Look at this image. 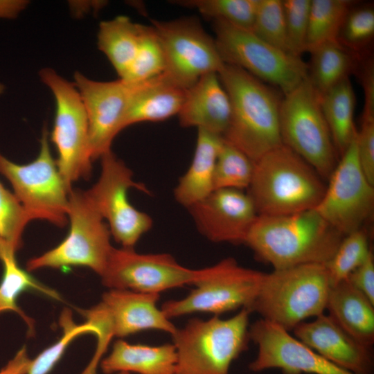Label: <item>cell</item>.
<instances>
[{"instance_id":"cell-20","label":"cell","mask_w":374,"mask_h":374,"mask_svg":"<svg viewBox=\"0 0 374 374\" xmlns=\"http://www.w3.org/2000/svg\"><path fill=\"white\" fill-rule=\"evenodd\" d=\"M296 338L337 366L354 374H371L373 358L368 347L341 328L329 315L321 314L292 330Z\"/></svg>"},{"instance_id":"cell-41","label":"cell","mask_w":374,"mask_h":374,"mask_svg":"<svg viewBox=\"0 0 374 374\" xmlns=\"http://www.w3.org/2000/svg\"><path fill=\"white\" fill-rule=\"evenodd\" d=\"M346 280L374 304V260L372 252Z\"/></svg>"},{"instance_id":"cell-26","label":"cell","mask_w":374,"mask_h":374,"mask_svg":"<svg viewBox=\"0 0 374 374\" xmlns=\"http://www.w3.org/2000/svg\"><path fill=\"white\" fill-rule=\"evenodd\" d=\"M16 252L12 247L0 240V261L3 269L0 282V314L16 312L26 323L28 332L32 336L35 333V321L17 305L19 295L28 290H35L54 299L60 297L57 292L39 283L18 265Z\"/></svg>"},{"instance_id":"cell-27","label":"cell","mask_w":374,"mask_h":374,"mask_svg":"<svg viewBox=\"0 0 374 374\" xmlns=\"http://www.w3.org/2000/svg\"><path fill=\"white\" fill-rule=\"evenodd\" d=\"M145 25L133 22L125 16L101 21L97 44L108 58L119 78H122L139 49Z\"/></svg>"},{"instance_id":"cell-3","label":"cell","mask_w":374,"mask_h":374,"mask_svg":"<svg viewBox=\"0 0 374 374\" xmlns=\"http://www.w3.org/2000/svg\"><path fill=\"white\" fill-rule=\"evenodd\" d=\"M326 186L303 159L284 144L254 162L248 187L259 215H285L314 209Z\"/></svg>"},{"instance_id":"cell-11","label":"cell","mask_w":374,"mask_h":374,"mask_svg":"<svg viewBox=\"0 0 374 374\" xmlns=\"http://www.w3.org/2000/svg\"><path fill=\"white\" fill-rule=\"evenodd\" d=\"M215 42L224 64L238 66L287 94L308 76L301 57L265 42L251 30L213 21Z\"/></svg>"},{"instance_id":"cell-37","label":"cell","mask_w":374,"mask_h":374,"mask_svg":"<svg viewBox=\"0 0 374 374\" xmlns=\"http://www.w3.org/2000/svg\"><path fill=\"white\" fill-rule=\"evenodd\" d=\"M30 221L15 194L0 181V240L17 251L22 247V235Z\"/></svg>"},{"instance_id":"cell-29","label":"cell","mask_w":374,"mask_h":374,"mask_svg":"<svg viewBox=\"0 0 374 374\" xmlns=\"http://www.w3.org/2000/svg\"><path fill=\"white\" fill-rule=\"evenodd\" d=\"M310 53L312 59L308 78L321 96L348 77L353 59L339 42L321 44Z\"/></svg>"},{"instance_id":"cell-10","label":"cell","mask_w":374,"mask_h":374,"mask_svg":"<svg viewBox=\"0 0 374 374\" xmlns=\"http://www.w3.org/2000/svg\"><path fill=\"white\" fill-rule=\"evenodd\" d=\"M264 275L263 272L240 265L233 258H226L202 268V276L188 295L165 302L161 309L170 320L193 313L219 316L238 309H248Z\"/></svg>"},{"instance_id":"cell-46","label":"cell","mask_w":374,"mask_h":374,"mask_svg":"<svg viewBox=\"0 0 374 374\" xmlns=\"http://www.w3.org/2000/svg\"><path fill=\"white\" fill-rule=\"evenodd\" d=\"M114 374H130V373H125V372H119V373H114Z\"/></svg>"},{"instance_id":"cell-18","label":"cell","mask_w":374,"mask_h":374,"mask_svg":"<svg viewBox=\"0 0 374 374\" xmlns=\"http://www.w3.org/2000/svg\"><path fill=\"white\" fill-rule=\"evenodd\" d=\"M249 337L258 354L251 371L280 369L283 374H354L324 359L289 331L263 319L249 325Z\"/></svg>"},{"instance_id":"cell-2","label":"cell","mask_w":374,"mask_h":374,"mask_svg":"<svg viewBox=\"0 0 374 374\" xmlns=\"http://www.w3.org/2000/svg\"><path fill=\"white\" fill-rule=\"evenodd\" d=\"M231 103V118L222 136L253 162L283 144L281 100L271 87L244 69L224 64L218 73Z\"/></svg>"},{"instance_id":"cell-5","label":"cell","mask_w":374,"mask_h":374,"mask_svg":"<svg viewBox=\"0 0 374 374\" xmlns=\"http://www.w3.org/2000/svg\"><path fill=\"white\" fill-rule=\"evenodd\" d=\"M241 309L229 319L193 318L173 334L176 374H229L233 362L248 348L249 317Z\"/></svg>"},{"instance_id":"cell-14","label":"cell","mask_w":374,"mask_h":374,"mask_svg":"<svg viewBox=\"0 0 374 374\" xmlns=\"http://www.w3.org/2000/svg\"><path fill=\"white\" fill-rule=\"evenodd\" d=\"M152 24L163 51L164 73L182 88L188 89L206 74L218 73L224 65L215 39L198 19H152Z\"/></svg>"},{"instance_id":"cell-44","label":"cell","mask_w":374,"mask_h":374,"mask_svg":"<svg viewBox=\"0 0 374 374\" xmlns=\"http://www.w3.org/2000/svg\"><path fill=\"white\" fill-rule=\"evenodd\" d=\"M26 3L24 1H0V17H16L26 7Z\"/></svg>"},{"instance_id":"cell-33","label":"cell","mask_w":374,"mask_h":374,"mask_svg":"<svg viewBox=\"0 0 374 374\" xmlns=\"http://www.w3.org/2000/svg\"><path fill=\"white\" fill-rule=\"evenodd\" d=\"M371 252L368 235L363 229L345 235L332 257L325 265L330 285L346 280Z\"/></svg>"},{"instance_id":"cell-23","label":"cell","mask_w":374,"mask_h":374,"mask_svg":"<svg viewBox=\"0 0 374 374\" xmlns=\"http://www.w3.org/2000/svg\"><path fill=\"white\" fill-rule=\"evenodd\" d=\"M326 310L341 328L362 344L374 343V304L348 280L330 287Z\"/></svg>"},{"instance_id":"cell-28","label":"cell","mask_w":374,"mask_h":374,"mask_svg":"<svg viewBox=\"0 0 374 374\" xmlns=\"http://www.w3.org/2000/svg\"><path fill=\"white\" fill-rule=\"evenodd\" d=\"M355 105V93L348 77L321 95L322 112L340 157L357 134L353 121Z\"/></svg>"},{"instance_id":"cell-35","label":"cell","mask_w":374,"mask_h":374,"mask_svg":"<svg viewBox=\"0 0 374 374\" xmlns=\"http://www.w3.org/2000/svg\"><path fill=\"white\" fill-rule=\"evenodd\" d=\"M59 322L63 330L62 336L57 342L42 350L35 359H31L27 374H48L75 338L85 333H93V328L89 324L75 323L71 312L68 309L63 310Z\"/></svg>"},{"instance_id":"cell-13","label":"cell","mask_w":374,"mask_h":374,"mask_svg":"<svg viewBox=\"0 0 374 374\" xmlns=\"http://www.w3.org/2000/svg\"><path fill=\"white\" fill-rule=\"evenodd\" d=\"M101 171L97 182L87 193L103 220L112 236L121 247L134 248L152 226V219L129 201L132 188L149 193L143 184L136 182L132 171L110 150L100 158Z\"/></svg>"},{"instance_id":"cell-16","label":"cell","mask_w":374,"mask_h":374,"mask_svg":"<svg viewBox=\"0 0 374 374\" xmlns=\"http://www.w3.org/2000/svg\"><path fill=\"white\" fill-rule=\"evenodd\" d=\"M356 136L341 154L321 201L314 208L344 236L362 229L374 206V186L360 166Z\"/></svg>"},{"instance_id":"cell-6","label":"cell","mask_w":374,"mask_h":374,"mask_svg":"<svg viewBox=\"0 0 374 374\" xmlns=\"http://www.w3.org/2000/svg\"><path fill=\"white\" fill-rule=\"evenodd\" d=\"M158 294L109 290L96 305L80 310L86 323L93 330L96 347L90 362L80 374H98L103 356L114 337H124L144 330L170 334L177 328L157 306Z\"/></svg>"},{"instance_id":"cell-7","label":"cell","mask_w":374,"mask_h":374,"mask_svg":"<svg viewBox=\"0 0 374 374\" xmlns=\"http://www.w3.org/2000/svg\"><path fill=\"white\" fill-rule=\"evenodd\" d=\"M321 96L308 76L284 95L280 107L282 143L328 179L337 163V153L323 116Z\"/></svg>"},{"instance_id":"cell-24","label":"cell","mask_w":374,"mask_h":374,"mask_svg":"<svg viewBox=\"0 0 374 374\" xmlns=\"http://www.w3.org/2000/svg\"><path fill=\"white\" fill-rule=\"evenodd\" d=\"M177 356L172 344L150 346L118 339L99 366L105 374H176Z\"/></svg>"},{"instance_id":"cell-43","label":"cell","mask_w":374,"mask_h":374,"mask_svg":"<svg viewBox=\"0 0 374 374\" xmlns=\"http://www.w3.org/2000/svg\"><path fill=\"white\" fill-rule=\"evenodd\" d=\"M26 346H23L0 370V374H27L30 366Z\"/></svg>"},{"instance_id":"cell-40","label":"cell","mask_w":374,"mask_h":374,"mask_svg":"<svg viewBox=\"0 0 374 374\" xmlns=\"http://www.w3.org/2000/svg\"><path fill=\"white\" fill-rule=\"evenodd\" d=\"M356 145L360 166L374 186V121H362L360 130L357 132Z\"/></svg>"},{"instance_id":"cell-8","label":"cell","mask_w":374,"mask_h":374,"mask_svg":"<svg viewBox=\"0 0 374 374\" xmlns=\"http://www.w3.org/2000/svg\"><path fill=\"white\" fill-rule=\"evenodd\" d=\"M67 217L70 228L66 238L57 247L30 258L26 263L27 271L82 266L100 276L114 247L108 225L87 191L71 190Z\"/></svg>"},{"instance_id":"cell-30","label":"cell","mask_w":374,"mask_h":374,"mask_svg":"<svg viewBox=\"0 0 374 374\" xmlns=\"http://www.w3.org/2000/svg\"><path fill=\"white\" fill-rule=\"evenodd\" d=\"M351 4L346 0H311L306 51L326 43L339 42V33Z\"/></svg>"},{"instance_id":"cell-19","label":"cell","mask_w":374,"mask_h":374,"mask_svg":"<svg viewBox=\"0 0 374 374\" xmlns=\"http://www.w3.org/2000/svg\"><path fill=\"white\" fill-rule=\"evenodd\" d=\"M199 231L213 242L244 244L258 217L242 190L216 189L188 208Z\"/></svg>"},{"instance_id":"cell-12","label":"cell","mask_w":374,"mask_h":374,"mask_svg":"<svg viewBox=\"0 0 374 374\" xmlns=\"http://www.w3.org/2000/svg\"><path fill=\"white\" fill-rule=\"evenodd\" d=\"M39 75L55 100L51 139L57 152V168L66 184L72 188L74 181L89 179L92 171L86 111L74 83L50 68L41 69Z\"/></svg>"},{"instance_id":"cell-38","label":"cell","mask_w":374,"mask_h":374,"mask_svg":"<svg viewBox=\"0 0 374 374\" xmlns=\"http://www.w3.org/2000/svg\"><path fill=\"white\" fill-rule=\"evenodd\" d=\"M283 4L288 51L301 57L306 51L311 0H285Z\"/></svg>"},{"instance_id":"cell-39","label":"cell","mask_w":374,"mask_h":374,"mask_svg":"<svg viewBox=\"0 0 374 374\" xmlns=\"http://www.w3.org/2000/svg\"><path fill=\"white\" fill-rule=\"evenodd\" d=\"M373 35V8L361 7L348 12L339 33V42L355 48L365 44Z\"/></svg>"},{"instance_id":"cell-45","label":"cell","mask_w":374,"mask_h":374,"mask_svg":"<svg viewBox=\"0 0 374 374\" xmlns=\"http://www.w3.org/2000/svg\"><path fill=\"white\" fill-rule=\"evenodd\" d=\"M4 87L0 84V94L3 91Z\"/></svg>"},{"instance_id":"cell-32","label":"cell","mask_w":374,"mask_h":374,"mask_svg":"<svg viewBox=\"0 0 374 374\" xmlns=\"http://www.w3.org/2000/svg\"><path fill=\"white\" fill-rule=\"evenodd\" d=\"M254 169V162L242 151L223 142L219 152L213 175V187L216 189L248 188Z\"/></svg>"},{"instance_id":"cell-36","label":"cell","mask_w":374,"mask_h":374,"mask_svg":"<svg viewBox=\"0 0 374 374\" xmlns=\"http://www.w3.org/2000/svg\"><path fill=\"white\" fill-rule=\"evenodd\" d=\"M251 31L265 42L289 53L283 1L260 0Z\"/></svg>"},{"instance_id":"cell-17","label":"cell","mask_w":374,"mask_h":374,"mask_svg":"<svg viewBox=\"0 0 374 374\" xmlns=\"http://www.w3.org/2000/svg\"><path fill=\"white\" fill-rule=\"evenodd\" d=\"M89 125V145L92 161L111 150L116 135L122 131L125 114L136 83L118 79L96 81L80 72L74 75Z\"/></svg>"},{"instance_id":"cell-25","label":"cell","mask_w":374,"mask_h":374,"mask_svg":"<svg viewBox=\"0 0 374 374\" xmlns=\"http://www.w3.org/2000/svg\"><path fill=\"white\" fill-rule=\"evenodd\" d=\"M223 142L220 136L197 130L193 160L174 190L175 199L179 204L188 208L214 190V170Z\"/></svg>"},{"instance_id":"cell-42","label":"cell","mask_w":374,"mask_h":374,"mask_svg":"<svg viewBox=\"0 0 374 374\" xmlns=\"http://www.w3.org/2000/svg\"><path fill=\"white\" fill-rule=\"evenodd\" d=\"M361 80L364 95L362 121H374V67L371 60L365 65Z\"/></svg>"},{"instance_id":"cell-15","label":"cell","mask_w":374,"mask_h":374,"mask_svg":"<svg viewBox=\"0 0 374 374\" xmlns=\"http://www.w3.org/2000/svg\"><path fill=\"white\" fill-rule=\"evenodd\" d=\"M202 269H190L166 253H143L134 248L113 247L100 276L109 290H123L143 294L193 285Z\"/></svg>"},{"instance_id":"cell-21","label":"cell","mask_w":374,"mask_h":374,"mask_svg":"<svg viewBox=\"0 0 374 374\" xmlns=\"http://www.w3.org/2000/svg\"><path fill=\"white\" fill-rule=\"evenodd\" d=\"M231 103L218 73L201 77L186 90L178 114L182 127H195L222 137L231 118Z\"/></svg>"},{"instance_id":"cell-22","label":"cell","mask_w":374,"mask_h":374,"mask_svg":"<svg viewBox=\"0 0 374 374\" xmlns=\"http://www.w3.org/2000/svg\"><path fill=\"white\" fill-rule=\"evenodd\" d=\"M186 90L165 73L136 83L124 119V129L137 123L161 121L178 115Z\"/></svg>"},{"instance_id":"cell-4","label":"cell","mask_w":374,"mask_h":374,"mask_svg":"<svg viewBox=\"0 0 374 374\" xmlns=\"http://www.w3.org/2000/svg\"><path fill=\"white\" fill-rule=\"evenodd\" d=\"M324 264L310 263L274 269L264 275L248 310L287 331L324 313L330 289Z\"/></svg>"},{"instance_id":"cell-31","label":"cell","mask_w":374,"mask_h":374,"mask_svg":"<svg viewBox=\"0 0 374 374\" xmlns=\"http://www.w3.org/2000/svg\"><path fill=\"white\" fill-rule=\"evenodd\" d=\"M260 0H182L175 3L195 8L204 17L251 30Z\"/></svg>"},{"instance_id":"cell-34","label":"cell","mask_w":374,"mask_h":374,"mask_svg":"<svg viewBox=\"0 0 374 374\" xmlns=\"http://www.w3.org/2000/svg\"><path fill=\"white\" fill-rule=\"evenodd\" d=\"M165 69V57L157 33L152 26H145L136 56L120 79L130 83L141 82L164 73Z\"/></svg>"},{"instance_id":"cell-9","label":"cell","mask_w":374,"mask_h":374,"mask_svg":"<svg viewBox=\"0 0 374 374\" xmlns=\"http://www.w3.org/2000/svg\"><path fill=\"white\" fill-rule=\"evenodd\" d=\"M44 127L40 149L33 161L21 165L0 153V174L10 183L14 194L30 220L47 221L58 227L68 223L69 187L51 153Z\"/></svg>"},{"instance_id":"cell-1","label":"cell","mask_w":374,"mask_h":374,"mask_svg":"<svg viewBox=\"0 0 374 374\" xmlns=\"http://www.w3.org/2000/svg\"><path fill=\"white\" fill-rule=\"evenodd\" d=\"M344 235L314 209L285 215H258L245 241L274 269L304 264L326 265Z\"/></svg>"}]
</instances>
